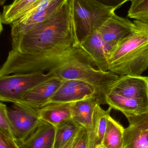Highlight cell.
Listing matches in <instances>:
<instances>
[{"mask_svg": "<svg viewBox=\"0 0 148 148\" xmlns=\"http://www.w3.org/2000/svg\"><path fill=\"white\" fill-rule=\"evenodd\" d=\"M11 36L12 49L21 53H62L80 45L68 0L47 20Z\"/></svg>", "mask_w": 148, "mask_h": 148, "instance_id": "obj_1", "label": "cell"}, {"mask_svg": "<svg viewBox=\"0 0 148 148\" xmlns=\"http://www.w3.org/2000/svg\"><path fill=\"white\" fill-rule=\"evenodd\" d=\"M133 23L130 33L107 56L109 71L119 76H140L148 68V24Z\"/></svg>", "mask_w": 148, "mask_h": 148, "instance_id": "obj_2", "label": "cell"}, {"mask_svg": "<svg viewBox=\"0 0 148 148\" xmlns=\"http://www.w3.org/2000/svg\"><path fill=\"white\" fill-rule=\"evenodd\" d=\"M76 62L94 64L80 45L62 53L31 54L11 49L0 68V76L14 74L47 73L56 71L67 64Z\"/></svg>", "mask_w": 148, "mask_h": 148, "instance_id": "obj_3", "label": "cell"}, {"mask_svg": "<svg viewBox=\"0 0 148 148\" xmlns=\"http://www.w3.org/2000/svg\"><path fill=\"white\" fill-rule=\"evenodd\" d=\"M74 29L81 40L95 31L114 14L115 10L93 0H68Z\"/></svg>", "mask_w": 148, "mask_h": 148, "instance_id": "obj_4", "label": "cell"}, {"mask_svg": "<svg viewBox=\"0 0 148 148\" xmlns=\"http://www.w3.org/2000/svg\"><path fill=\"white\" fill-rule=\"evenodd\" d=\"M95 67L94 64L88 62H74L63 66L56 73L62 80H78L91 84L98 90L104 104V94L119 76L110 71H101Z\"/></svg>", "mask_w": 148, "mask_h": 148, "instance_id": "obj_5", "label": "cell"}, {"mask_svg": "<svg viewBox=\"0 0 148 148\" xmlns=\"http://www.w3.org/2000/svg\"><path fill=\"white\" fill-rule=\"evenodd\" d=\"M56 76V71L0 76V101L12 103L16 105L29 90Z\"/></svg>", "mask_w": 148, "mask_h": 148, "instance_id": "obj_6", "label": "cell"}, {"mask_svg": "<svg viewBox=\"0 0 148 148\" xmlns=\"http://www.w3.org/2000/svg\"><path fill=\"white\" fill-rule=\"evenodd\" d=\"M8 114L13 137L17 143L27 139L42 121L37 110L27 107L15 105L8 108Z\"/></svg>", "mask_w": 148, "mask_h": 148, "instance_id": "obj_7", "label": "cell"}, {"mask_svg": "<svg viewBox=\"0 0 148 148\" xmlns=\"http://www.w3.org/2000/svg\"><path fill=\"white\" fill-rule=\"evenodd\" d=\"M63 80L46 105L55 103H74L95 95L99 97L102 104L98 90L91 84L78 80Z\"/></svg>", "mask_w": 148, "mask_h": 148, "instance_id": "obj_8", "label": "cell"}, {"mask_svg": "<svg viewBox=\"0 0 148 148\" xmlns=\"http://www.w3.org/2000/svg\"><path fill=\"white\" fill-rule=\"evenodd\" d=\"M108 92H112L148 104V77L119 76L118 79L110 85Z\"/></svg>", "mask_w": 148, "mask_h": 148, "instance_id": "obj_9", "label": "cell"}, {"mask_svg": "<svg viewBox=\"0 0 148 148\" xmlns=\"http://www.w3.org/2000/svg\"><path fill=\"white\" fill-rule=\"evenodd\" d=\"M134 23L128 18L113 14L97 30L105 45L108 53L132 30Z\"/></svg>", "mask_w": 148, "mask_h": 148, "instance_id": "obj_10", "label": "cell"}, {"mask_svg": "<svg viewBox=\"0 0 148 148\" xmlns=\"http://www.w3.org/2000/svg\"><path fill=\"white\" fill-rule=\"evenodd\" d=\"M63 81L57 76L50 77L29 90L21 101L15 105L38 110L47 104Z\"/></svg>", "mask_w": 148, "mask_h": 148, "instance_id": "obj_11", "label": "cell"}, {"mask_svg": "<svg viewBox=\"0 0 148 148\" xmlns=\"http://www.w3.org/2000/svg\"><path fill=\"white\" fill-rule=\"evenodd\" d=\"M125 116L129 125L124 129L123 148H148V112Z\"/></svg>", "mask_w": 148, "mask_h": 148, "instance_id": "obj_12", "label": "cell"}, {"mask_svg": "<svg viewBox=\"0 0 148 148\" xmlns=\"http://www.w3.org/2000/svg\"><path fill=\"white\" fill-rule=\"evenodd\" d=\"M67 0H52L32 14L12 23L11 36L19 34L47 20L55 14Z\"/></svg>", "mask_w": 148, "mask_h": 148, "instance_id": "obj_13", "label": "cell"}, {"mask_svg": "<svg viewBox=\"0 0 148 148\" xmlns=\"http://www.w3.org/2000/svg\"><path fill=\"white\" fill-rule=\"evenodd\" d=\"M80 44L92 59L97 69L103 72L109 71L104 42L98 31H95L82 39Z\"/></svg>", "mask_w": 148, "mask_h": 148, "instance_id": "obj_14", "label": "cell"}, {"mask_svg": "<svg viewBox=\"0 0 148 148\" xmlns=\"http://www.w3.org/2000/svg\"><path fill=\"white\" fill-rule=\"evenodd\" d=\"M55 133V127L42 121L27 139L17 144L19 148H54Z\"/></svg>", "mask_w": 148, "mask_h": 148, "instance_id": "obj_15", "label": "cell"}, {"mask_svg": "<svg viewBox=\"0 0 148 148\" xmlns=\"http://www.w3.org/2000/svg\"><path fill=\"white\" fill-rule=\"evenodd\" d=\"M112 109L104 110L97 103L95 108L91 127L87 130L88 148H96L101 145Z\"/></svg>", "mask_w": 148, "mask_h": 148, "instance_id": "obj_16", "label": "cell"}, {"mask_svg": "<svg viewBox=\"0 0 148 148\" xmlns=\"http://www.w3.org/2000/svg\"><path fill=\"white\" fill-rule=\"evenodd\" d=\"M104 104L109 105L112 109L121 111L125 116L139 115L148 112V104L140 101L126 98L112 92L104 95Z\"/></svg>", "mask_w": 148, "mask_h": 148, "instance_id": "obj_17", "label": "cell"}, {"mask_svg": "<svg viewBox=\"0 0 148 148\" xmlns=\"http://www.w3.org/2000/svg\"><path fill=\"white\" fill-rule=\"evenodd\" d=\"M97 103L101 104L97 96L73 103L72 119L78 125L88 130L90 129L93 122L95 108Z\"/></svg>", "mask_w": 148, "mask_h": 148, "instance_id": "obj_18", "label": "cell"}, {"mask_svg": "<svg viewBox=\"0 0 148 148\" xmlns=\"http://www.w3.org/2000/svg\"><path fill=\"white\" fill-rule=\"evenodd\" d=\"M73 103H55L45 105L37 110L40 119L54 127L72 119Z\"/></svg>", "mask_w": 148, "mask_h": 148, "instance_id": "obj_19", "label": "cell"}, {"mask_svg": "<svg viewBox=\"0 0 148 148\" xmlns=\"http://www.w3.org/2000/svg\"><path fill=\"white\" fill-rule=\"evenodd\" d=\"M124 128L110 116L101 146L104 148H123Z\"/></svg>", "mask_w": 148, "mask_h": 148, "instance_id": "obj_20", "label": "cell"}, {"mask_svg": "<svg viewBox=\"0 0 148 148\" xmlns=\"http://www.w3.org/2000/svg\"><path fill=\"white\" fill-rule=\"evenodd\" d=\"M55 127L54 148H61L75 137L82 127L71 119L62 123Z\"/></svg>", "mask_w": 148, "mask_h": 148, "instance_id": "obj_21", "label": "cell"}, {"mask_svg": "<svg viewBox=\"0 0 148 148\" xmlns=\"http://www.w3.org/2000/svg\"><path fill=\"white\" fill-rule=\"evenodd\" d=\"M40 0H20L16 3L3 6L1 14L3 24L11 25L17 20L22 13L30 5Z\"/></svg>", "mask_w": 148, "mask_h": 148, "instance_id": "obj_22", "label": "cell"}, {"mask_svg": "<svg viewBox=\"0 0 148 148\" xmlns=\"http://www.w3.org/2000/svg\"><path fill=\"white\" fill-rule=\"evenodd\" d=\"M128 17L148 24V0H132Z\"/></svg>", "mask_w": 148, "mask_h": 148, "instance_id": "obj_23", "label": "cell"}, {"mask_svg": "<svg viewBox=\"0 0 148 148\" xmlns=\"http://www.w3.org/2000/svg\"><path fill=\"white\" fill-rule=\"evenodd\" d=\"M0 130L7 135L14 139L8 116V108L5 104L1 102H0Z\"/></svg>", "mask_w": 148, "mask_h": 148, "instance_id": "obj_24", "label": "cell"}, {"mask_svg": "<svg viewBox=\"0 0 148 148\" xmlns=\"http://www.w3.org/2000/svg\"><path fill=\"white\" fill-rule=\"evenodd\" d=\"M72 148H88L87 129L81 128L75 137Z\"/></svg>", "mask_w": 148, "mask_h": 148, "instance_id": "obj_25", "label": "cell"}, {"mask_svg": "<svg viewBox=\"0 0 148 148\" xmlns=\"http://www.w3.org/2000/svg\"><path fill=\"white\" fill-rule=\"evenodd\" d=\"M0 148H19L14 139L0 130Z\"/></svg>", "mask_w": 148, "mask_h": 148, "instance_id": "obj_26", "label": "cell"}, {"mask_svg": "<svg viewBox=\"0 0 148 148\" xmlns=\"http://www.w3.org/2000/svg\"><path fill=\"white\" fill-rule=\"evenodd\" d=\"M98 4L106 8L115 10L120 8L123 4L127 2L132 0H93Z\"/></svg>", "mask_w": 148, "mask_h": 148, "instance_id": "obj_27", "label": "cell"}, {"mask_svg": "<svg viewBox=\"0 0 148 148\" xmlns=\"http://www.w3.org/2000/svg\"><path fill=\"white\" fill-rule=\"evenodd\" d=\"M75 136L73 137V138H72V139H71L69 141L66 143L63 147H62L61 148H72Z\"/></svg>", "mask_w": 148, "mask_h": 148, "instance_id": "obj_28", "label": "cell"}, {"mask_svg": "<svg viewBox=\"0 0 148 148\" xmlns=\"http://www.w3.org/2000/svg\"><path fill=\"white\" fill-rule=\"evenodd\" d=\"M2 24L1 20V14L0 13V35H1V33L3 30V27Z\"/></svg>", "mask_w": 148, "mask_h": 148, "instance_id": "obj_29", "label": "cell"}, {"mask_svg": "<svg viewBox=\"0 0 148 148\" xmlns=\"http://www.w3.org/2000/svg\"><path fill=\"white\" fill-rule=\"evenodd\" d=\"M7 0H0V6H3Z\"/></svg>", "mask_w": 148, "mask_h": 148, "instance_id": "obj_30", "label": "cell"}, {"mask_svg": "<svg viewBox=\"0 0 148 148\" xmlns=\"http://www.w3.org/2000/svg\"><path fill=\"white\" fill-rule=\"evenodd\" d=\"M20 0H14V1L13 2V3H16L17 2L19 1Z\"/></svg>", "mask_w": 148, "mask_h": 148, "instance_id": "obj_31", "label": "cell"}, {"mask_svg": "<svg viewBox=\"0 0 148 148\" xmlns=\"http://www.w3.org/2000/svg\"><path fill=\"white\" fill-rule=\"evenodd\" d=\"M96 148H104L101 145H100V146H98Z\"/></svg>", "mask_w": 148, "mask_h": 148, "instance_id": "obj_32", "label": "cell"}]
</instances>
